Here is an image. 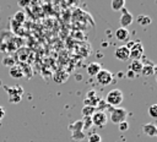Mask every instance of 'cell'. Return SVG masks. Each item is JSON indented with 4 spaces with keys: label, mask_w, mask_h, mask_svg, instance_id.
<instances>
[{
    "label": "cell",
    "mask_w": 157,
    "mask_h": 142,
    "mask_svg": "<svg viewBox=\"0 0 157 142\" xmlns=\"http://www.w3.org/2000/svg\"><path fill=\"white\" fill-rule=\"evenodd\" d=\"M123 99H124L123 92H121L120 89H118V88H114V89H112V91H109V92L107 93L104 100H105L107 104L110 105V106H118V105L121 104Z\"/></svg>",
    "instance_id": "1"
},
{
    "label": "cell",
    "mask_w": 157,
    "mask_h": 142,
    "mask_svg": "<svg viewBox=\"0 0 157 142\" xmlns=\"http://www.w3.org/2000/svg\"><path fill=\"white\" fill-rule=\"evenodd\" d=\"M128 116V111L124 108H114L110 110V121L113 124H120L125 121Z\"/></svg>",
    "instance_id": "2"
},
{
    "label": "cell",
    "mask_w": 157,
    "mask_h": 142,
    "mask_svg": "<svg viewBox=\"0 0 157 142\" xmlns=\"http://www.w3.org/2000/svg\"><path fill=\"white\" fill-rule=\"evenodd\" d=\"M96 80H97V82H98L99 84H102V86H108V84H110L112 81H113V73H112L110 71H108V70L102 69V70L96 75Z\"/></svg>",
    "instance_id": "3"
},
{
    "label": "cell",
    "mask_w": 157,
    "mask_h": 142,
    "mask_svg": "<svg viewBox=\"0 0 157 142\" xmlns=\"http://www.w3.org/2000/svg\"><path fill=\"white\" fill-rule=\"evenodd\" d=\"M6 92L9 93V100L12 102V103H17V102L21 100L23 89H22L21 86H13V87H7Z\"/></svg>",
    "instance_id": "4"
},
{
    "label": "cell",
    "mask_w": 157,
    "mask_h": 142,
    "mask_svg": "<svg viewBox=\"0 0 157 142\" xmlns=\"http://www.w3.org/2000/svg\"><path fill=\"white\" fill-rule=\"evenodd\" d=\"M91 119H92V125H94L97 127H103L108 121L107 114L104 111H98V110L94 111V114L91 116Z\"/></svg>",
    "instance_id": "5"
},
{
    "label": "cell",
    "mask_w": 157,
    "mask_h": 142,
    "mask_svg": "<svg viewBox=\"0 0 157 142\" xmlns=\"http://www.w3.org/2000/svg\"><path fill=\"white\" fill-rule=\"evenodd\" d=\"M129 50H130L129 59H132V60H140V58L144 54V47H142L140 40H135V44Z\"/></svg>",
    "instance_id": "6"
},
{
    "label": "cell",
    "mask_w": 157,
    "mask_h": 142,
    "mask_svg": "<svg viewBox=\"0 0 157 142\" xmlns=\"http://www.w3.org/2000/svg\"><path fill=\"white\" fill-rule=\"evenodd\" d=\"M114 55H115V58H117L118 60H120V61H126V60H129L130 50H129L125 45H120V47H118V48L115 49Z\"/></svg>",
    "instance_id": "7"
},
{
    "label": "cell",
    "mask_w": 157,
    "mask_h": 142,
    "mask_svg": "<svg viewBox=\"0 0 157 142\" xmlns=\"http://www.w3.org/2000/svg\"><path fill=\"white\" fill-rule=\"evenodd\" d=\"M99 102V97L97 95V93H96V91H90L87 94H86V98H85V100H83V103H85V105H88V106H94L96 108V105H97V103Z\"/></svg>",
    "instance_id": "8"
},
{
    "label": "cell",
    "mask_w": 157,
    "mask_h": 142,
    "mask_svg": "<svg viewBox=\"0 0 157 142\" xmlns=\"http://www.w3.org/2000/svg\"><path fill=\"white\" fill-rule=\"evenodd\" d=\"M121 11H123V15H121V17H120V24H121L123 28H126L128 26H130V24L132 23L134 17H132V15H131L130 12H128L125 9H123Z\"/></svg>",
    "instance_id": "9"
},
{
    "label": "cell",
    "mask_w": 157,
    "mask_h": 142,
    "mask_svg": "<svg viewBox=\"0 0 157 142\" xmlns=\"http://www.w3.org/2000/svg\"><path fill=\"white\" fill-rule=\"evenodd\" d=\"M142 132L150 137H155L157 135V126L152 122L145 124V125H142Z\"/></svg>",
    "instance_id": "10"
},
{
    "label": "cell",
    "mask_w": 157,
    "mask_h": 142,
    "mask_svg": "<svg viewBox=\"0 0 157 142\" xmlns=\"http://www.w3.org/2000/svg\"><path fill=\"white\" fill-rule=\"evenodd\" d=\"M115 37H117V39L120 40V42L129 40V31H128L126 28L119 27V28L115 31Z\"/></svg>",
    "instance_id": "11"
},
{
    "label": "cell",
    "mask_w": 157,
    "mask_h": 142,
    "mask_svg": "<svg viewBox=\"0 0 157 142\" xmlns=\"http://www.w3.org/2000/svg\"><path fill=\"white\" fill-rule=\"evenodd\" d=\"M101 70H102V66H101V64H98V62H91V64L87 66V73H88L90 76H94V77H96V75H97Z\"/></svg>",
    "instance_id": "12"
},
{
    "label": "cell",
    "mask_w": 157,
    "mask_h": 142,
    "mask_svg": "<svg viewBox=\"0 0 157 142\" xmlns=\"http://www.w3.org/2000/svg\"><path fill=\"white\" fill-rule=\"evenodd\" d=\"M142 66H144V64H142L140 60H132V61L130 62V65H129V70L137 75V73L141 72Z\"/></svg>",
    "instance_id": "13"
},
{
    "label": "cell",
    "mask_w": 157,
    "mask_h": 142,
    "mask_svg": "<svg viewBox=\"0 0 157 142\" xmlns=\"http://www.w3.org/2000/svg\"><path fill=\"white\" fill-rule=\"evenodd\" d=\"M155 72H156L155 65H153V64H150V65H144L140 73H142L144 76H152Z\"/></svg>",
    "instance_id": "14"
},
{
    "label": "cell",
    "mask_w": 157,
    "mask_h": 142,
    "mask_svg": "<svg viewBox=\"0 0 157 142\" xmlns=\"http://www.w3.org/2000/svg\"><path fill=\"white\" fill-rule=\"evenodd\" d=\"M136 21H137V23H139L140 26H144V27L151 24V22H152L151 17L147 16V15H139L137 18H136Z\"/></svg>",
    "instance_id": "15"
},
{
    "label": "cell",
    "mask_w": 157,
    "mask_h": 142,
    "mask_svg": "<svg viewBox=\"0 0 157 142\" xmlns=\"http://www.w3.org/2000/svg\"><path fill=\"white\" fill-rule=\"evenodd\" d=\"M9 73H10V76H11V77H13V78H20V77H22V76H23L22 69H20L18 66H12V67L10 69Z\"/></svg>",
    "instance_id": "16"
},
{
    "label": "cell",
    "mask_w": 157,
    "mask_h": 142,
    "mask_svg": "<svg viewBox=\"0 0 157 142\" xmlns=\"http://www.w3.org/2000/svg\"><path fill=\"white\" fill-rule=\"evenodd\" d=\"M110 5H112V9H113L114 11H120V10L124 9L125 1H124V0H113Z\"/></svg>",
    "instance_id": "17"
},
{
    "label": "cell",
    "mask_w": 157,
    "mask_h": 142,
    "mask_svg": "<svg viewBox=\"0 0 157 142\" xmlns=\"http://www.w3.org/2000/svg\"><path fill=\"white\" fill-rule=\"evenodd\" d=\"M69 130L71 132H76V131H83V125H82V121L78 120V121H75L74 124L69 125Z\"/></svg>",
    "instance_id": "18"
},
{
    "label": "cell",
    "mask_w": 157,
    "mask_h": 142,
    "mask_svg": "<svg viewBox=\"0 0 157 142\" xmlns=\"http://www.w3.org/2000/svg\"><path fill=\"white\" fill-rule=\"evenodd\" d=\"M94 111H96V108L94 106H88V105H83V108L81 110L83 116H92L94 114Z\"/></svg>",
    "instance_id": "19"
},
{
    "label": "cell",
    "mask_w": 157,
    "mask_h": 142,
    "mask_svg": "<svg viewBox=\"0 0 157 142\" xmlns=\"http://www.w3.org/2000/svg\"><path fill=\"white\" fill-rule=\"evenodd\" d=\"M110 108H112V106L108 105L107 102L103 100V99H99V102H98L97 105H96V110H98V111H103V110H105V109H110ZM110 110H112V109H110Z\"/></svg>",
    "instance_id": "20"
},
{
    "label": "cell",
    "mask_w": 157,
    "mask_h": 142,
    "mask_svg": "<svg viewBox=\"0 0 157 142\" xmlns=\"http://www.w3.org/2000/svg\"><path fill=\"white\" fill-rule=\"evenodd\" d=\"M82 121V125H83V130H87L92 126V119L91 116H83V119L81 120Z\"/></svg>",
    "instance_id": "21"
},
{
    "label": "cell",
    "mask_w": 157,
    "mask_h": 142,
    "mask_svg": "<svg viewBox=\"0 0 157 142\" xmlns=\"http://www.w3.org/2000/svg\"><path fill=\"white\" fill-rule=\"evenodd\" d=\"M148 114L151 118L156 119L157 118V104H152L150 108H148Z\"/></svg>",
    "instance_id": "22"
},
{
    "label": "cell",
    "mask_w": 157,
    "mask_h": 142,
    "mask_svg": "<svg viewBox=\"0 0 157 142\" xmlns=\"http://www.w3.org/2000/svg\"><path fill=\"white\" fill-rule=\"evenodd\" d=\"M71 136L74 140H83L86 137V135L83 133V131H76V132H71Z\"/></svg>",
    "instance_id": "23"
},
{
    "label": "cell",
    "mask_w": 157,
    "mask_h": 142,
    "mask_svg": "<svg viewBox=\"0 0 157 142\" xmlns=\"http://www.w3.org/2000/svg\"><path fill=\"white\" fill-rule=\"evenodd\" d=\"M88 142H102V137L98 133H92L88 136Z\"/></svg>",
    "instance_id": "24"
},
{
    "label": "cell",
    "mask_w": 157,
    "mask_h": 142,
    "mask_svg": "<svg viewBox=\"0 0 157 142\" xmlns=\"http://www.w3.org/2000/svg\"><path fill=\"white\" fill-rule=\"evenodd\" d=\"M118 127H119V130L123 131V132H124V131H128V130H129V122L125 120V121L118 124Z\"/></svg>",
    "instance_id": "25"
},
{
    "label": "cell",
    "mask_w": 157,
    "mask_h": 142,
    "mask_svg": "<svg viewBox=\"0 0 157 142\" xmlns=\"http://www.w3.org/2000/svg\"><path fill=\"white\" fill-rule=\"evenodd\" d=\"M15 17L17 18L16 21H18V22H23V18H25V15H23V13H22V12L20 11V12H17V13L15 15Z\"/></svg>",
    "instance_id": "26"
},
{
    "label": "cell",
    "mask_w": 157,
    "mask_h": 142,
    "mask_svg": "<svg viewBox=\"0 0 157 142\" xmlns=\"http://www.w3.org/2000/svg\"><path fill=\"white\" fill-rule=\"evenodd\" d=\"M126 76H128V77H129L130 80H132V78H134V77L136 76V73H134L132 71H130V70H129V71L126 72Z\"/></svg>",
    "instance_id": "27"
},
{
    "label": "cell",
    "mask_w": 157,
    "mask_h": 142,
    "mask_svg": "<svg viewBox=\"0 0 157 142\" xmlns=\"http://www.w3.org/2000/svg\"><path fill=\"white\" fill-rule=\"evenodd\" d=\"M5 116V109L2 106H0V121L2 120V118Z\"/></svg>",
    "instance_id": "28"
},
{
    "label": "cell",
    "mask_w": 157,
    "mask_h": 142,
    "mask_svg": "<svg viewBox=\"0 0 157 142\" xmlns=\"http://www.w3.org/2000/svg\"><path fill=\"white\" fill-rule=\"evenodd\" d=\"M28 5V2H23V1H18V6H26Z\"/></svg>",
    "instance_id": "29"
}]
</instances>
